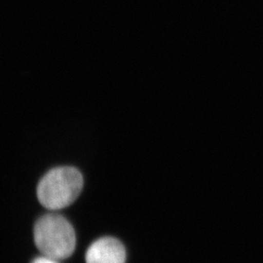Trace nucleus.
I'll list each match as a JSON object with an SVG mask.
<instances>
[{
    "instance_id": "3",
    "label": "nucleus",
    "mask_w": 263,
    "mask_h": 263,
    "mask_svg": "<svg viewBox=\"0 0 263 263\" xmlns=\"http://www.w3.org/2000/svg\"><path fill=\"white\" fill-rule=\"evenodd\" d=\"M86 263H126V250L115 238H101L89 247Z\"/></svg>"
},
{
    "instance_id": "2",
    "label": "nucleus",
    "mask_w": 263,
    "mask_h": 263,
    "mask_svg": "<svg viewBox=\"0 0 263 263\" xmlns=\"http://www.w3.org/2000/svg\"><path fill=\"white\" fill-rule=\"evenodd\" d=\"M34 241L43 255L56 260L66 259L74 252L76 232L64 216L48 214L34 226Z\"/></svg>"
},
{
    "instance_id": "4",
    "label": "nucleus",
    "mask_w": 263,
    "mask_h": 263,
    "mask_svg": "<svg viewBox=\"0 0 263 263\" xmlns=\"http://www.w3.org/2000/svg\"><path fill=\"white\" fill-rule=\"evenodd\" d=\"M32 263H58L57 262L56 259H53V258H50L48 256H41V257H38L35 260H33Z\"/></svg>"
},
{
    "instance_id": "1",
    "label": "nucleus",
    "mask_w": 263,
    "mask_h": 263,
    "mask_svg": "<svg viewBox=\"0 0 263 263\" xmlns=\"http://www.w3.org/2000/svg\"><path fill=\"white\" fill-rule=\"evenodd\" d=\"M84 185L83 176L74 167L62 166L50 170L40 179L37 198L43 207L58 211L71 205Z\"/></svg>"
}]
</instances>
